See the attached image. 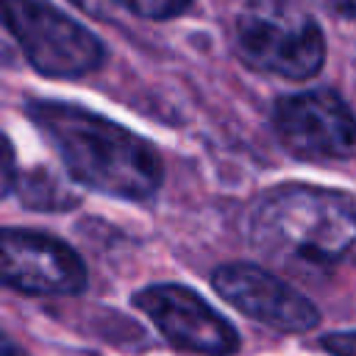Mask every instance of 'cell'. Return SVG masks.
<instances>
[{
  "mask_svg": "<svg viewBox=\"0 0 356 356\" xmlns=\"http://www.w3.org/2000/svg\"><path fill=\"white\" fill-rule=\"evenodd\" d=\"M72 3L81 8H97V0H72Z\"/></svg>",
  "mask_w": 356,
  "mask_h": 356,
  "instance_id": "13",
  "label": "cell"
},
{
  "mask_svg": "<svg viewBox=\"0 0 356 356\" xmlns=\"http://www.w3.org/2000/svg\"><path fill=\"white\" fill-rule=\"evenodd\" d=\"M28 117L78 184L120 200H147L159 192L164 175L161 159L131 128L56 100H33Z\"/></svg>",
  "mask_w": 356,
  "mask_h": 356,
  "instance_id": "1",
  "label": "cell"
},
{
  "mask_svg": "<svg viewBox=\"0 0 356 356\" xmlns=\"http://www.w3.org/2000/svg\"><path fill=\"white\" fill-rule=\"evenodd\" d=\"M3 281L25 295H78L86 289V267L67 242L50 234L6 228Z\"/></svg>",
  "mask_w": 356,
  "mask_h": 356,
  "instance_id": "8",
  "label": "cell"
},
{
  "mask_svg": "<svg viewBox=\"0 0 356 356\" xmlns=\"http://www.w3.org/2000/svg\"><path fill=\"white\" fill-rule=\"evenodd\" d=\"M114 3L147 19H170L189 6V0H114Z\"/></svg>",
  "mask_w": 356,
  "mask_h": 356,
  "instance_id": "9",
  "label": "cell"
},
{
  "mask_svg": "<svg viewBox=\"0 0 356 356\" xmlns=\"http://www.w3.org/2000/svg\"><path fill=\"white\" fill-rule=\"evenodd\" d=\"M211 284L231 306L267 328L303 334L320 323V312L306 295L256 264H222L214 270Z\"/></svg>",
  "mask_w": 356,
  "mask_h": 356,
  "instance_id": "7",
  "label": "cell"
},
{
  "mask_svg": "<svg viewBox=\"0 0 356 356\" xmlns=\"http://www.w3.org/2000/svg\"><path fill=\"white\" fill-rule=\"evenodd\" d=\"M323 348L334 356H356V331L328 334V337H323Z\"/></svg>",
  "mask_w": 356,
  "mask_h": 356,
  "instance_id": "10",
  "label": "cell"
},
{
  "mask_svg": "<svg viewBox=\"0 0 356 356\" xmlns=\"http://www.w3.org/2000/svg\"><path fill=\"white\" fill-rule=\"evenodd\" d=\"M3 19L42 75L78 78L106 61L103 42L47 0H3Z\"/></svg>",
  "mask_w": 356,
  "mask_h": 356,
  "instance_id": "4",
  "label": "cell"
},
{
  "mask_svg": "<svg viewBox=\"0 0 356 356\" xmlns=\"http://www.w3.org/2000/svg\"><path fill=\"white\" fill-rule=\"evenodd\" d=\"M134 306L153 320L164 339L200 356H231L239 348L236 328L197 292L181 284H153L134 295Z\"/></svg>",
  "mask_w": 356,
  "mask_h": 356,
  "instance_id": "6",
  "label": "cell"
},
{
  "mask_svg": "<svg viewBox=\"0 0 356 356\" xmlns=\"http://www.w3.org/2000/svg\"><path fill=\"white\" fill-rule=\"evenodd\" d=\"M3 153H6V159H3V195L8 197L14 192V175H17V170H14V150H11L8 139L3 142Z\"/></svg>",
  "mask_w": 356,
  "mask_h": 356,
  "instance_id": "11",
  "label": "cell"
},
{
  "mask_svg": "<svg viewBox=\"0 0 356 356\" xmlns=\"http://www.w3.org/2000/svg\"><path fill=\"white\" fill-rule=\"evenodd\" d=\"M275 136L298 159L334 161L356 150V117L350 106L331 89H309L286 95L273 111Z\"/></svg>",
  "mask_w": 356,
  "mask_h": 356,
  "instance_id": "5",
  "label": "cell"
},
{
  "mask_svg": "<svg viewBox=\"0 0 356 356\" xmlns=\"http://www.w3.org/2000/svg\"><path fill=\"white\" fill-rule=\"evenodd\" d=\"M320 3L339 17H356V0H320Z\"/></svg>",
  "mask_w": 356,
  "mask_h": 356,
  "instance_id": "12",
  "label": "cell"
},
{
  "mask_svg": "<svg viewBox=\"0 0 356 356\" xmlns=\"http://www.w3.org/2000/svg\"><path fill=\"white\" fill-rule=\"evenodd\" d=\"M236 53L253 72L303 81L320 72L325 39L306 11L281 0H253L236 17Z\"/></svg>",
  "mask_w": 356,
  "mask_h": 356,
  "instance_id": "3",
  "label": "cell"
},
{
  "mask_svg": "<svg viewBox=\"0 0 356 356\" xmlns=\"http://www.w3.org/2000/svg\"><path fill=\"white\" fill-rule=\"evenodd\" d=\"M248 236L281 267L323 273L356 264V197L325 186H278L253 209Z\"/></svg>",
  "mask_w": 356,
  "mask_h": 356,
  "instance_id": "2",
  "label": "cell"
},
{
  "mask_svg": "<svg viewBox=\"0 0 356 356\" xmlns=\"http://www.w3.org/2000/svg\"><path fill=\"white\" fill-rule=\"evenodd\" d=\"M3 356H22V353H17V348H14L11 342H6V348H3Z\"/></svg>",
  "mask_w": 356,
  "mask_h": 356,
  "instance_id": "14",
  "label": "cell"
}]
</instances>
